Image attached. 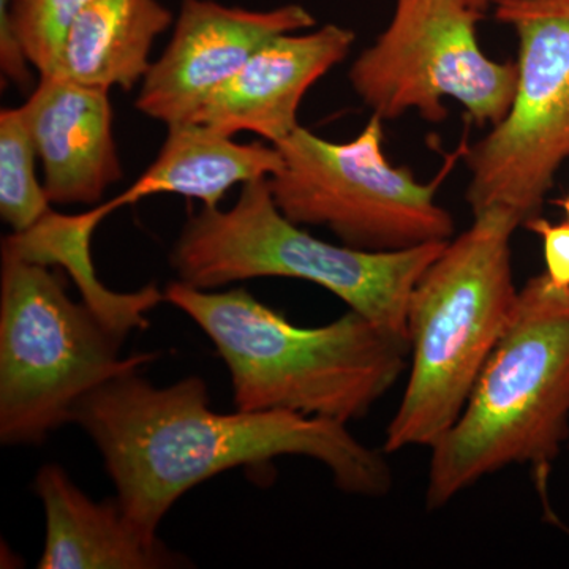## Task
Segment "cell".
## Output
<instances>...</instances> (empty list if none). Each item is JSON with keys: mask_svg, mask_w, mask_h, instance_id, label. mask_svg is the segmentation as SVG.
Listing matches in <instances>:
<instances>
[{"mask_svg": "<svg viewBox=\"0 0 569 569\" xmlns=\"http://www.w3.org/2000/svg\"><path fill=\"white\" fill-rule=\"evenodd\" d=\"M71 422L92 438L123 511L151 538L194 486L280 456L318 460L350 496L381 498L395 485L385 451L361 443L343 422L288 411L219 413L198 377L157 388L126 373L86 396Z\"/></svg>", "mask_w": 569, "mask_h": 569, "instance_id": "6da1fadb", "label": "cell"}, {"mask_svg": "<svg viewBox=\"0 0 569 569\" xmlns=\"http://www.w3.org/2000/svg\"><path fill=\"white\" fill-rule=\"evenodd\" d=\"M163 301L212 340L239 411H288L348 422L361 419L407 369L410 346L348 310L332 323L296 326L244 287L201 290L176 280Z\"/></svg>", "mask_w": 569, "mask_h": 569, "instance_id": "7a4b0ae2", "label": "cell"}, {"mask_svg": "<svg viewBox=\"0 0 569 569\" xmlns=\"http://www.w3.org/2000/svg\"><path fill=\"white\" fill-rule=\"evenodd\" d=\"M568 441L569 288L539 274L520 288L511 320L458 421L430 448L426 507H447L512 466L531 467L545 493Z\"/></svg>", "mask_w": 569, "mask_h": 569, "instance_id": "3957f363", "label": "cell"}, {"mask_svg": "<svg viewBox=\"0 0 569 569\" xmlns=\"http://www.w3.org/2000/svg\"><path fill=\"white\" fill-rule=\"evenodd\" d=\"M518 213L492 206L455 236L415 284L407 309L411 370L383 451L432 448L458 421L511 320L519 290L511 239Z\"/></svg>", "mask_w": 569, "mask_h": 569, "instance_id": "277c9868", "label": "cell"}, {"mask_svg": "<svg viewBox=\"0 0 569 569\" xmlns=\"http://www.w3.org/2000/svg\"><path fill=\"white\" fill-rule=\"evenodd\" d=\"M447 242L369 252L318 239L277 208L268 179L244 183L233 208H203L183 224L170 254L179 280L201 290L284 277L325 288L348 309L407 340L415 284Z\"/></svg>", "mask_w": 569, "mask_h": 569, "instance_id": "5b68a950", "label": "cell"}, {"mask_svg": "<svg viewBox=\"0 0 569 569\" xmlns=\"http://www.w3.org/2000/svg\"><path fill=\"white\" fill-rule=\"evenodd\" d=\"M126 337L71 301L50 266L2 252L0 274V440L40 445L71 422L97 388L138 372L157 353L121 358Z\"/></svg>", "mask_w": 569, "mask_h": 569, "instance_id": "8992f818", "label": "cell"}, {"mask_svg": "<svg viewBox=\"0 0 569 569\" xmlns=\"http://www.w3.org/2000/svg\"><path fill=\"white\" fill-rule=\"evenodd\" d=\"M383 140V119L376 114L343 142L299 126L276 144L283 163L268 186L277 208L291 222L326 227L342 244L369 252L451 241L455 217L436 197L460 149L422 183L410 168L389 162Z\"/></svg>", "mask_w": 569, "mask_h": 569, "instance_id": "52a82bcc", "label": "cell"}, {"mask_svg": "<svg viewBox=\"0 0 569 569\" xmlns=\"http://www.w3.org/2000/svg\"><path fill=\"white\" fill-rule=\"evenodd\" d=\"M518 37V82L508 114L466 148L475 213L503 206L526 223L541 216L569 159V0H492Z\"/></svg>", "mask_w": 569, "mask_h": 569, "instance_id": "ba28073f", "label": "cell"}, {"mask_svg": "<svg viewBox=\"0 0 569 569\" xmlns=\"http://www.w3.org/2000/svg\"><path fill=\"white\" fill-rule=\"evenodd\" d=\"M485 9L479 0H396L388 28L348 71L356 96L383 121L415 110L443 122L452 99L478 126H497L515 100L518 67L482 51Z\"/></svg>", "mask_w": 569, "mask_h": 569, "instance_id": "9c48e42d", "label": "cell"}, {"mask_svg": "<svg viewBox=\"0 0 569 569\" xmlns=\"http://www.w3.org/2000/svg\"><path fill=\"white\" fill-rule=\"evenodd\" d=\"M316 26L299 3L249 10L216 0H181L170 43L142 80L134 108L167 127L192 122L206 100L264 43Z\"/></svg>", "mask_w": 569, "mask_h": 569, "instance_id": "30bf717a", "label": "cell"}, {"mask_svg": "<svg viewBox=\"0 0 569 569\" xmlns=\"http://www.w3.org/2000/svg\"><path fill=\"white\" fill-rule=\"evenodd\" d=\"M356 41L351 29L326 24L282 33L264 43L241 70L206 100L192 122L222 133H253L279 144L299 127L309 89L342 63Z\"/></svg>", "mask_w": 569, "mask_h": 569, "instance_id": "8fae6325", "label": "cell"}, {"mask_svg": "<svg viewBox=\"0 0 569 569\" xmlns=\"http://www.w3.org/2000/svg\"><path fill=\"white\" fill-rule=\"evenodd\" d=\"M18 108L51 203L92 206L121 181L110 92L50 74Z\"/></svg>", "mask_w": 569, "mask_h": 569, "instance_id": "7c38bea8", "label": "cell"}, {"mask_svg": "<svg viewBox=\"0 0 569 569\" xmlns=\"http://www.w3.org/2000/svg\"><path fill=\"white\" fill-rule=\"evenodd\" d=\"M47 518L40 569H163L186 559L138 529L118 498L93 501L56 463L33 481Z\"/></svg>", "mask_w": 569, "mask_h": 569, "instance_id": "4fadbf2b", "label": "cell"}, {"mask_svg": "<svg viewBox=\"0 0 569 569\" xmlns=\"http://www.w3.org/2000/svg\"><path fill=\"white\" fill-rule=\"evenodd\" d=\"M282 163V153L271 142L244 144L206 123H176L168 127L157 159L108 206L116 211L153 194H179L219 208L231 187L269 179Z\"/></svg>", "mask_w": 569, "mask_h": 569, "instance_id": "5bb4252c", "label": "cell"}, {"mask_svg": "<svg viewBox=\"0 0 569 569\" xmlns=\"http://www.w3.org/2000/svg\"><path fill=\"white\" fill-rule=\"evenodd\" d=\"M174 20L160 0H92L70 29L52 74L108 92L132 91L151 70L153 43Z\"/></svg>", "mask_w": 569, "mask_h": 569, "instance_id": "9a60e30c", "label": "cell"}, {"mask_svg": "<svg viewBox=\"0 0 569 569\" xmlns=\"http://www.w3.org/2000/svg\"><path fill=\"white\" fill-rule=\"evenodd\" d=\"M107 204L78 216L48 212L31 230L3 239L2 252L44 266L59 264L70 272L82 301L122 337L148 328V313L163 301L156 284L133 293H116L97 279L91 258V238L97 224L110 216Z\"/></svg>", "mask_w": 569, "mask_h": 569, "instance_id": "2e32d148", "label": "cell"}, {"mask_svg": "<svg viewBox=\"0 0 569 569\" xmlns=\"http://www.w3.org/2000/svg\"><path fill=\"white\" fill-rule=\"evenodd\" d=\"M37 153L20 108L0 111V216L13 233L31 230L51 211Z\"/></svg>", "mask_w": 569, "mask_h": 569, "instance_id": "e0dca14e", "label": "cell"}, {"mask_svg": "<svg viewBox=\"0 0 569 569\" xmlns=\"http://www.w3.org/2000/svg\"><path fill=\"white\" fill-rule=\"evenodd\" d=\"M92 0H7L11 21L40 77L54 73L74 21Z\"/></svg>", "mask_w": 569, "mask_h": 569, "instance_id": "ac0fdd59", "label": "cell"}, {"mask_svg": "<svg viewBox=\"0 0 569 569\" xmlns=\"http://www.w3.org/2000/svg\"><path fill=\"white\" fill-rule=\"evenodd\" d=\"M542 242L546 272L557 288H569V222L552 223L542 216L522 224Z\"/></svg>", "mask_w": 569, "mask_h": 569, "instance_id": "d6986e66", "label": "cell"}, {"mask_svg": "<svg viewBox=\"0 0 569 569\" xmlns=\"http://www.w3.org/2000/svg\"><path fill=\"white\" fill-rule=\"evenodd\" d=\"M31 66L24 43L11 21L7 0H0V70L7 80L26 88L31 82Z\"/></svg>", "mask_w": 569, "mask_h": 569, "instance_id": "ffe728a7", "label": "cell"}, {"mask_svg": "<svg viewBox=\"0 0 569 569\" xmlns=\"http://www.w3.org/2000/svg\"><path fill=\"white\" fill-rule=\"evenodd\" d=\"M553 203L559 206L561 211L565 212V216H567V220L569 222V190H568V193L565 194L563 198H559V200L553 201Z\"/></svg>", "mask_w": 569, "mask_h": 569, "instance_id": "44dd1931", "label": "cell"}, {"mask_svg": "<svg viewBox=\"0 0 569 569\" xmlns=\"http://www.w3.org/2000/svg\"><path fill=\"white\" fill-rule=\"evenodd\" d=\"M479 2L485 3V6H488L489 2H492V0H479Z\"/></svg>", "mask_w": 569, "mask_h": 569, "instance_id": "7402d4cb", "label": "cell"}, {"mask_svg": "<svg viewBox=\"0 0 569 569\" xmlns=\"http://www.w3.org/2000/svg\"><path fill=\"white\" fill-rule=\"evenodd\" d=\"M568 448H569V441H568Z\"/></svg>", "mask_w": 569, "mask_h": 569, "instance_id": "603a6c76", "label": "cell"}]
</instances>
